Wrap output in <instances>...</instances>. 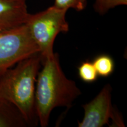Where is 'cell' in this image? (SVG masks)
<instances>
[{
  "label": "cell",
  "mask_w": 127,
  "mask_h": 127,
  "mask_svg": "<svg viewBox=\"0 0 127 127\" xmlns=\"http://www.w3.org/2000/svg\"><path fill=\"white\" fill-rule=\"evenodd\" d=\"M42 65L36 77L35 101L38 120L41 127H46L54 109L69 108L81 92L64 73L58 54L42 60Z\"/></svg>",
  "instance_id": "6da1fadb"
},
{
  "label": "cell",
  "mask_w": 127,
  "mask_h": 127,
  "mask_svg": "<svg viewBox=\"0 0 127 127\" xmlns=\"http://www.w3.org/2000/svg\"><path fill=\"white\" fill-rule=\"evenodd\" d=\"M42 65L39 53L17 64L0 78V102L14 106L29 125H37L35 109V85L38 73Z\"/></svg>",
  "instance_id": "7a4b0ae2"
},
{
  "label": "cell",
  "mask_w": 127,
  "mask_h": 127,
  "mask_svg": "<svg viewBox=\"0 0 127 127\" xmlns=\"http://www.w3.org/2000/svg\"><path fill=\"white\" fill-rule=\"evenodd\" d=\"M66 12L53 5L38 13L29 14L25 24L38 48L42 60L54 54V44L57 36L69 31Z\"/></svg>",
  "instance_id": "3957f363"
},
{
  "label": "cell",
  "mask_w": 127,
  "mask_h": 127,
  "mask_svg": "<svg viewBox=\"0 0 127 127\" xmlns=\"http://www.w3.org/2000/svg\"><path fill=\"white\" fill-rule=\"evenodd\" d=\"M39 53L26 25L0 31V78L22 60Z\"/></svg>",
  "instance_id": "277c9868"
},
{
  "label": "cell",
  "mask_w": 127,
  "mask_h": 127,
  "mask_svg": "<svg viewBox=\"0 0 127 127\" xmlns=\"http://www.w3.org/2000/svg\"><path fill=\"white\" fill-rule=\"evenodd\" d=\"M84 116L78 122L79 127H102L109 125L112 120L114 127H124L120 113L112 105V87L108 84L92 101L82 105Z\"/></svg>",
  "instance_id": "5b68a950"
},
{
  "label": "cell",
  "mask_w": 127,
  "mask_h": 127,
  "mask_svg": "<svg viewBox=\"0 0 127 127\" xmlns=\"http://www.w3.org/2000/svg\"><path fill=\"white\" fill-rule=\"evenodd\" d=\"M27 0H0V31L24 24L29 15Z\"/></svg>",
  "instance_id": "8992f818"
},
{
  "label": "cell",
  "mask_w": 127,
  "mask_h": 127,
  "mask_svg": "<svg viewBox=\"0 0 127 127\" xmlns=\"http://www.w3.org/2000/svg\"><path fill=\"white\" fill-rule=\"evenodd\" d=\"M15 108L9 103L0 102V127L17 126L25 123L21 116L15 115L20 112L12 111Z\"/></svg>",
  "instance_id": "52a82bcc"
},
{
  "label": "cell",
  "mask_w": 127,
  "mask_h": 127,
  "mask_svg": "<svg viewBox=\"0 0 127 127\" xmlns=\"http://www.w3.org/2000/svg\"><path fill=\"white\" fill-rule=\"evenodd\" d=\"M98 76L108 77L112 74L115 63L112 58L107 54L99 55L95 57L93 62Z\"/></svg>",
  "instance_id": "ba28073f"
},
{
  "label": "cell",
  "mask_w": 127,
  "mask_h": 127,
  "mask_svg": "<svg viewBox=\"0 0 127 127\" xmlns=\"http://www.w3.org/2000/svg\"><path fill=\"white\" fill-rule=\"evenodd\" d=\"M78 76L82 81L86 83H93L98 79V75L92 62L85 61L78 68Z\"/></svg>",
  "instance_id": "9c48e42d"
},
{
  "label": "cell",
  "mask_w": 127,
  "mask_h": 127,
  "mask_svg": "<svg viewBox=\"0 0 127 127\" xmlns=\"http://www.w3.org/2000/svg\"><path fill=\"white\" fill-rule=\"evenodd\" d=\"M127 4V0H95L94 8L100 15H104L111 9Z\"/></svg>",
  "instance_id": "30bf717a"
},
{
  "label": "cell",
  "mask_w": 127,
  "mask_h": 127,
  "mask_svg": "<svg viewBox=\"0 0 127 127\" xmlns=\"http://www.w3.org/2000/svg\"><path fill=\"white\" fill-rule=\"evenodd\" d=\"M87 5V0H55L54 5L65 10L72 8L77 11H82L86 8Z\"/></svg>",
  "instance_id": "8fae6325"
}]
</instances>
